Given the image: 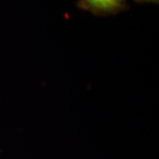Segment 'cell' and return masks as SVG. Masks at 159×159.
Wrapping results in <instances>:
<instances>
[{"mask_svg":"<svg viewBox=\"0 0 159 159\" xmlns=\"http://www.w3.org/2000/svg\"><path fill=\"white\" fill-rule=\"evenodd\" d=\"M78 6L98 16L114 15L128 8L127 0H78Z\"/></svg>","mask_w":159,"mask_h":159,"instance_id":"6da1fadb","label":"cell"},{"mask_svg":"<svg viewBox=\"0 0 159 159\" xmlns=\"http://www.w3.org/2000/svg\"><path fill=\"white\" fill-rule=\"evenodd\" d=\"M139 3H152V4H158L159 0H135Z\"/></svg>","mask_w":159,"mask_h":159,"instance_id":"7a4b0ae2","label":"cell"}]
</instances>
